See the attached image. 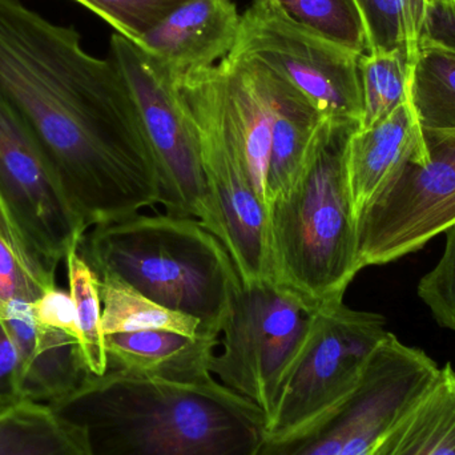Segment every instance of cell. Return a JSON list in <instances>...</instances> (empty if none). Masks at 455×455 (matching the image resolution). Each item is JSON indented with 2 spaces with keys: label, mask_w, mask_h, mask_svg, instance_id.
<instances>
[{
  "label": "cell",
  "mask_w": 455,
  "mask_h": 455,
  "mask_svg": "<svg viewBox=\"0 0 455 455\" xmlns=\"http://www.w3.org/2000/svg\"><path fill=\"white\" fill-rule=\"evenodd\" d=\"M0 98L18 115L87 229L160 203V180L132 95L74 27L23 0H0Z\"/></svg>",
  "instance_id": "6da1fadb"
},
{
  "label": "cell",
  "mask_w": 455,
  "mask_h": 455,
  "mask_svg": "<svg viewBox=\"0 0 455 455\" xmlns=\"http://www.w3.org/2000/svg\"><path fill=\"white\" fill-rule=\"evenodd\" d=\"M88 455H257L267 419L218 379L202 385L107 371L50 403Z\"/></svg>",
  "instance_id": "7a4b0ae2"
},
{
  "label": "cell",
  "mask_w": 455,
  "mask_h": 455,
  "mask_svg": "<svg viewBox=\"0 0 455 455\" xmlns=\"http://www.w3.org/2000/svg\"><path fill=\"white\" fill-rule=\"evenodd\" d=\"M360 123H321L291 188L270 204L273 280L309 313L344 299L358 272L347 147Z\"/></svg>",
  "instance_id": "3957f363"
},
{
  "label": "cell",
  "mask_w": 455,
  "mask_h": 455,
  "mask_svg": "<svg viewBox=\"0 0 455 455\" xmlns=\"http://www.w3.org/2000/svg\"><path fill=\"white\" fill-rule=\"evenodd\" d=\"M79 251L99 278L196 318L204 337L220 339L241 278L224 243L202 221L135 215L93 227Z\"/></svg>",
  "instance_id": "277c9868"
},
{
  "label": "cell",
  "mask_w": 455,
  "mask_h": 455,
  "mask_svg": "<svg viewBox=\"0 0 455 455\" xmlns=\"http://www.w3.org/2000/svg\"><path fill=\"white\" fill-rule=\"evenodd\" d=\"M438 373L424 350L387 331L347 397L289 435L265 438L257 455H371Z\"/></svg>",
  "instance_id": "5b68a950"
},
{
  "label": "cell",
  "mask_w": 455,
  "mask_h": 455,
  "mask_svg": "<svg viewBox=\"0 0 455 455\" xmlns=\"http://www.w3.org/2000/svg\"><path fill=\"white\" fill-rule=\"evenodd\" d=\"M108 59L135 101L159 173L160 204L165 213L197 219L216 235L218 221L199 140L181 104L175 72L116 32L109 42Z\"/></svg>",
  "instance_id": "8992f818"
},
{
  "label": "cell",
  "mask_w": 455,
  "mask_h": 455,
  "mask_svg": "<svg viewBox=\"0 0 455 455\" xmlns=\"http://www.w3.org/2000/svg\"><path fill=\"white\" fill-rule=\"evenodd\" d=\"M312 313L275 281H241L211 371L219 382L275 414L283 384L307 339Z\"/></svg>",
  "instance_id": "52a82bcc"
},
{
  "label": "cell",
  "mask_w": 455,
  "mask_h": 455,
  "mask_svg": "<svg viewBox=\"0 0 455 455\" xmlns=\"http://www.w3.org/2000/svg\"><path fill=\"white\" fill-rule=\"evenodd\" d=\"M411 159L357 219L360 270L419 251L455 224V132H422Z\"/></svg>",
  "instance_id": "ba28073f"
},
{
  "label": "cell",
  "mask_w": 455,
  "mask_h": 455,
  "mask_svg": "<svg viewBox=\"0 0 455 455\" xmlns=\"http://www.w3.org/2000/svg\"><path fill=\"white\" fill-rule=\"evenodd\" d=\"M176 84L199 140L218 221L216 237L226 246L243 283L275 281L267 210L249 180L220 109L195 72L176 75Z\"/></svg>",
  "instance_id": "9c48e42d"
},
{
  "label": "cell",
  "mask_w": 455,
  "mask_h": 455,
  "mask_svg": "<svg viewBox=\"0 0 455 455\" xmlns=\"http://www.w3.org/2000/svg\"><path fill=\"white\" fill-rule=\"evenodd\" d=\"M385 318L341 301L312 313L307 339L291 366L267 427V437L289 435L347 397L387 334Z\"/></svg>",
  "instance_id": "30bf717a"
},
{
  "label": "cell",
  "mask_w": 455,
  "mask_h": 455,
  "mask_svg": "<svg viewBox=\"0 0 455 455\" xmlns=\"http://www.w3.org/2000/svg\"><path fill=\"white\" fill-rule=\"evenodd\" d=\"M230 53L280 75L328 119L361 123L363 55L307 31L272 0H253L246 8Z\"/></svg>",
  "instance_id": "8fae6325"
},
{
  "label": "cell",
  "mask_w": 455,
  "mask_h": 455,
  "mask_svg": "<svg viewBox=\"0 0 455 455\" xmlns=\"http://www.w3.org/2000/svg\"><path fill=\"white\" fill-rule=\"evenodd\" d=\"M0 207L50 272L87 233L52 165L18 115L0 98Z\"/></svg>",
  "instance_id": "7c38bea8"
},
{
  "label": "cell",
  "mask_w": 455,
  "mask_h": 455,
  "mask_svg": "<svg viewBox=\"0 0 455 455\" xmlns=\"http://www.w3.org/2000/svg\"><path fill=\"white\" fill-rule=\"evenodd\" d=\"M240 21L232 0H188L138 44L176 75L186 74L227 58L237 42Z\"/></svg>",
  "instance_id": "4fadbf2b"
},
{
  "label": "cell",
  "mask_w": 455,
  "mask_h": 455,
  "mask_svg": "<svg viewBox=\"0 0 455 455\" xmlns=\"http://www.w3.org/2000/svg\"><path fill=\"white\" fill-rule=\"evenodd\" d=\"M0 318L20 355L26 401L50 405L76 392L92 376L79 339L37 323L32 305H5Z\"/></svg>",
  "instance_id": "5bb4252c"
},
{
  "label": "cell",
  "mask_w": 455,
  "mask_h": 455,
  "mask_svg": "<svg viewBox=\"0 0 455 455\" xmlns=\"http://www.w3.org/2000/svg\"><path fill=\"white\" fill-rule=\"evenodd\" d=\"M219 344L220 339L171 331L107 334V371L173 384H208L216 379L211 363Z\"/></svg>",
  "instance_id": "9a60e30c"
},
{
  "label": "cell",
  "mask_w": 455,
  "mask_h": 455,
  "mask_svg": "<svg viewBox=\"0 0 455 455\" xmlns=\"http://www.w3.org/2000/svg\"><path fill=\"white\" fill-rule=\"evenodd\" d=\"M424 149V135L409 101L373 127L358 128L350 139L347 162L355 218Z\"/></svg>",
  "instance_id": "2e32d148"
},
{
  "label": "cell",
  "mask_w": 455,
  "mask_h": 455,
  "mask_svg": "<svg viewBox=\"0 0 455 455\" xmlns=\"http://www.w3.org/2000/svg\"><path fill=\"white\" fill-rule=\"evenodd\" d=\"M371 455H455V369L437 379L384 435Z\"/></svg>",
  "instance_id": "e0dca14e"
},
{
  "label": "cell",
  "mask_w": 455,
  "mask_h": 455,
  "mask_svg": "<svg viewBox=\"0 0 455 455\" xmlns=\"http://www.w3.org/2000/svg\"><path fill=\"white\" fill-rule=\"evenodd\" d=\"M323 119L297 88L278 75L267 176V211L296 180Z\"/></svg>",
  "instance_id": "ac0fdd59"
},
{
  "label": "cell",
  "mask_w": 455,
  "mask_h": 455,
  "mask_svg": "<svg viewBox=\"0 0 455 455\" xmlns=\"http://www.w3.org/2000/svg\"><path fill=\"white\" fill-rule=\"evenodd\" d=\"M411 63L409 104L422 132H455V45L427 32Z\"/></svg>",
  "instance_id": "d6986e66"
},
{
  "label": "cell",
  "mask_w": 455,
  "mask_h": 455,
  "mask_svg": "<svg viewBox=\"0 0 455 455\" xmlns=\"http://www.w3.org/2000/svg\"><path fill=\"white\" fill-rule=\"evenodd\" d=\"M0 455H88L77 433L50 405L21 403L0 411Z\"/></svg>",
  "instance_id": "ffe728a7"
},
{
  "label": "cell",
  "mask_w": 455,
  "mask_h": 455,
  "mask_svg": "<svg viewBox=\"0 0 455 455\" xmlns=\"http://www.w3.org/2000/svg\"><path fill=\"white\" fill-rule=\"evenodd\" d=\"M99 288L104 336L141 331H171L189 337H204L202 323L196 318L167 309L119 281L99 278Z\"/></svg>",
  "instance_id": "44dd1931"
},
{
  "label": "cell",
  "mask_w": 455,
  "mask_h": 455,
  "mask_svg": "<svg viewBox=\"0 0 455 455\" xmlns=\"http://www.w3.org/2000/svg\"><path fill=\"white\" fill-rule=\"evenodd\" d=\"M411 71V59L405 50L374 51L361 56L360 130L373 127L408 103Z\"/></svg>",
  "instance_id": "7402d4cb"
},
{
  "label": "cell",
  "mask_w": 455,
  "mask_h": 455,
  "mask_svg": "<svg viewBox=\"0 0 455 455\" xmlns=\"http://www.w3.org/2000/svg\"><path fill=\"white\" fill-rule=\"evenodd\" d=\"M53 288L55 273L29 251L0 207V307L35 304Z\"/></svg>",
  "instance_id": "603a6c76"
},
{
  "label": "cell",
  "mask_w": 455,
  "mask_h": 455,
  "mask_svg": "<svg viewBox=\"0 0 455 455\" xmlns=\"http://www.w3.org/2000/svg\"><path fill=\"white\" fill-rule=\"evenodd\" d=\"M307 31L353 52L368 53L363 13L355 0H272Z\"/></svg>",
  "instance_id": "cb8c5ba5"
},
{
  "label": "cell",
  "mask_w": 455,
  "mask_h": 455,
  "mask_svg": "<svg viewBox=\"0 0 455 455\" xmlns=\"http://www.w3.org/2000/svg\"><path fill=\"white\" fill-rule=\"evenodd\" d=\"M69 293L74 299L79 331L80 349L85 365L93 376H103L108 369L106 336L101 326V299L99 277L79 249L67 256Z\"/></svg>",
  "instance_id": "d4e9b609"
},
{
  "label": "cell",
  "mask_w": 455,
  "mask_h": 455,
  "mask_svg": "<svg viewBox=\"0 0 455 455\" xmlns=\"http://www.w3.org/2000/svg\"><path fill=\"white\" fill-rule=\"evenodd\" d=\"M138 44L165 16L188 0H74Z\"/></svg>",
  "instance_id": "484cf974"
},
{
  "label": "cell",
  "mask_w": 455,
  "mask_h": 455,
  "mask_svg": "<svg viewBox=\"0 0 455 455\" xmlns=\"http://www.w3.org/2000/svg\"><path fill=\"white\" fill-rule=\"evenodd\" d=\"M443 256L417 286L421 301L427 305L441 328L455 331V224L445 232Z\"/></svg>",
  "instance_id": "4316f807"
},
{
  "label": "cell",
  "mask_w": 455,
  "mask_h": 455,
  "mask_svg": "<svg viewBox=\"0 0 455 455\" xmlns=\"http://www.w3.org/2000/svg\"><path fill=\"white\" fill-rule=\"evenodd\" d=\"M368 37V52L405 50L411 58V40L403 0H355Z\"/></svg>",
  "instance_id": "83f0119b"
},
{
  "label": "cell",
  "mask_w": 455,
  "mask_h": 455,
  "mask_svg": "<svg viewBox=\"0 0 455 455\" xmlns=\"http://www.w3.org/2000/svg\"><path fill=\"white\" fill-rule=\"evenodd\" d=\"M27 403L23 390V365L15 342L0 318V411Z\"/></svg>",
  "instance_id": "f1b7e54d"
},
{
  "label": "cell",
  "mask_w": 455,
  "mask_h": 455,
  "mask_svg": "<svg viewBox=\"0 0 455 455\" xmlns=\"http://www.w3.org/2000/svg\"><path fill=\"white\" fill-rule=\"evenodd\" d=\"M32 313L35 320L42 325L67 331L79 339L76 312L69 291L56 286L32 304Z\"/></svg>",
  "instance_id": "f546056e"
},
{
  "label": "cell",
  "mask_w": 455,
  "mask_h": 455,
  "mask_svg": "<svg viewBox=\"0 0 455 455\" xmlns=\"http://www.w3.org/2000/svg\"><path fill=\"white\" fill-rule=\"evenodd\" d=\"M403 3L406 24H408L409 40H411V58H413L419 37L427 32H432L430 27H432L433 15L427 5V0H403Z\"/></svg>",
  "instance_id": "4dcf8cb0"
},
{
  "label": "cell",
  "mask_w": 455,
  "mask_h": 455,
  "mask_svg": "<svg viewBox=\"0 0 455 455\" xmlns=\"http://www.w3.org/2000/svg\"><path fill=\"white\" fill-rule=\"evenodd\" d=\"M427 5H429L432 15H435L438 11L446 13V15L451 12V0H427Z\"/></svg>",
  "instance_id": "1f68e13d"
},
{
  "label": "cell",
  "mask_w": 455,
  "mask_h": 455,
  "mask_svg": "<svg viewBox=\"0 0 455 455\" xmlns=\"http://www.w3.org/2000/svg\"><path fill=\"white\" fill-rule=\"evenodd\" d=\"M449 16L455 21V0H451V12H449Z\"/></svg>",
  "instance_id": "d6a6232c"
}]
</instances>
